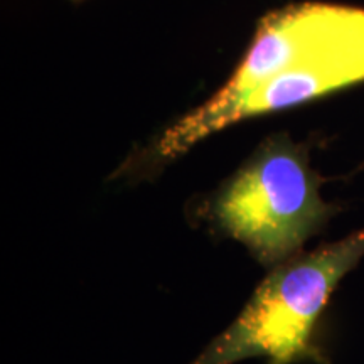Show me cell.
I'll list each match as a JSON object with an SVG mask.
<instances>
[{"label":"cell","mask_w":364,"mask_h":364,"mask_svg":"<svg viewBox=\"0 0 364 364\" xmlns=\"http://www.w3.org/2000/svg\"><path fill=\"white\" fill-rule=\"evenodd\" d=\"M364 81V9L302 4L273 12L231 80L147 150L157 167L236 122L297 107Z\"/></svg>","instance_id":"cell-1"},{"label":"cell","mask_w":364,"mask_h":364,"mask_svg":"<svg viewBox=\"0 0 364 364\" xmlns=\"http://www.w3.org/2000/svg\"><path fill=\"white\" fill-rule=\"evenodd\" d=\"M334 208L318 194L307 149L287 135L265 145L226 182L213 201V220L265 265L285 262L321 231Z\"/></svg>","instance_id":"cell-3"},{"label":"cell","mask_w":364,"mask_h":364,"mask_svg":"<svg viewBox=\"0 0 364 364\" xmlns=\"http://www.w3.org/2000/svg\"><path fill=\"white\" fill-rule=\"evenodd\" d=\"M364 257V230L275 268L247 307L191 364L326 363L314 343L318 317L341 280Z\"/></svg>","instance_id":"cell-2"}]
</instances>
